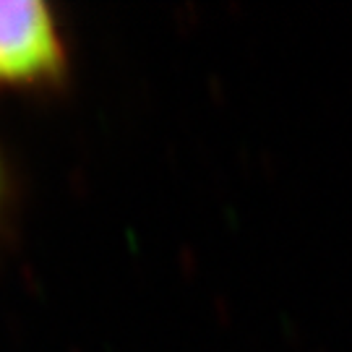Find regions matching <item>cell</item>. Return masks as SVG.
Masks as SVG:
<instances>
[{
  "label": "cell",
  "mask_w": 352,
  "mask_h": 352,
  "mask_svg": "<svg viewBox=\"0 0 352 352\" xmlns=\"http://www.w3.org/2000/svg\"><path fill=\"white\" fill-rule=\"evenodd\" d=\"M60 65V39L50 11L34 0L0 3V81H26Z\"/></svg>",
  "instance_id": "1"
}]
</instances>
